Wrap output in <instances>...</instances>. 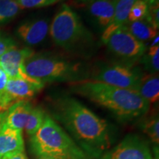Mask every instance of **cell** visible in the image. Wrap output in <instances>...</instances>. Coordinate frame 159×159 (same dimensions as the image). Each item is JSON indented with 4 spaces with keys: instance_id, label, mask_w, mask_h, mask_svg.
Here are the masks:
<instances>
[{
    "instance_id": "12",
    "label": "cell",
    "mask_w": 159,
    "mask_h": 159,
    "mask_svg": "<svg viewBox=\"0 0 159 159\" xmlns=\"http://www.w3.org/2000/svg\"><path fill=\"white\" fill-rule=\"evenodd\" d=\"M33 105L28 100L13 103L6 111L5 125L10 128L22 130L25 128Z\"/></svg>"
},
{
    "instance_id": "20",
    "label": "cell",
    "mask_w": 159,
    "mask_h": 159,
    "mask_svg": "<svg viewBox=\"0 0 159 159\" xmlns=\"http://www.w3.org/2000/svg\"><path fill=\"white\" fill-rule=\"evenodd\" d=\"M142 62L145 68L150 73H158L159 70V46L152 45L149 48L148 52H145L142 56Z\"/></svg>"
},
{
    "instance_id": "22",
    "label": "cell",
    "mask_w": 159,
    "mask_h": 159,
    "mask_svg": "<svg viewBox=\"0 0 159 159\" xmlns=\"http://www.w3.org/2000/svg\"><path fill=\"white\" fill-rule=\"evenodd\" d=\"M149 5L144 0H136L130 10L128 22L144 20L148 14Z\"/></svg>"
},
{
    "instance_id": "30",
    "label": "cell",
    "mask_w": 159,
    "mask_h": 159,
    "mask_svg": "<svg viewBox=\"0 0 159 159\" xmlns=\"http://www.w3.org/2000/svg\"><path fill=\"white\" fill-rule=\"evenodd\" d=\"M0 99H3V100L6 101V102H8L9 104H11V105L13 104V102H12L11 99H10L9 97H7V95H6L5 92H0Z\"/></svg>"
},
{
    "instance_id": "26",
    "label": "cell",
    "mask_w": 159,
    "mask_h": 159,
    "mask_svg": "<svg viewBox=\"0 0 159 159\" xmlns=\"http://www.w3.org/2000/svg\"><path fill=\"white\" fill-rule=\"evenodd\" d=\"M1 159H27L24 151H16L4 156Z\"/></svg>"
},
{
    "instance_id": "13",
    "label": "cell",
    "mask_w": 159,
    "mask_h": 159,
    "mask_svg": "<svg viewBox=\"0 0 159 159\" xmlns=\"http://www.w3.org/2000/svg\"><path fill=\"white\" fill-rule=\"evenodd\" d=\"M25 150L22 130L5 125L0 131V159L5 155Z\"/></svg>"
},
{
    "instance_id": "6",
    "label": "cell",
    "mask_w": 159,
    "mask_h": 159,
    "mask_svg": "<svg viewBox=\"0 0 159 159\" xmlns=\"http://www.w3.org/2000/svg\"><path fill=\"white\" fill-rule=\"evenodd\" d=\"M105 44L115 55L127 61H134L142 58L147 51L144 43L133 36L124 27L115 30Z\"/></svg>"
},
{
    "instance_id": "33",
    "label": "cell",
    "mask_w": 159,
    "mask_h": 159,
    "mask_svg": "<svg viewBox=\"0 0 159 159\" xmlns=\"http://www.w3.org/2000/svg\"><path fill=\"white\" fill-rule=\"evenodd\" d=\"M38 159H53V158H48V157H39V158Z\"/></svg>"
},
{
    "instance_id": "19",
    "label": "cell",
    "mask_w": 159,
    "mask_h": 159,
    "mask_svg": "<svg viewBox=\"0 0 159 159\" xmlns=\"http://www.w3.org/2000/svg\"><path fill=\"white\" fill-rule=\"evenodd\" d=\"M20 10L16 0H0V25L13 19Z\"/></svg>"
},
{
    "instance_id": "23",
    "label": "cell",
    "mask_w": 159,
    "mask_h": 159,
    "mask_svg": "<svg viewBox=\"0 0 159 159\" xmlns=\"http://www.w3.org/2000/svg\"><path fill=\"white\" fill-rule=\"evenodd\" d=\"M61 0H16L20 9L47 7L58 2Z\"/></svg>"
},
{
    "instance_id": "21",
    "label": "cell",
    "mask_w": 159,
    "mask_h": 159,
    "mask_svg": "<svg viewBox=\"0 0 159 159\" xmlns=\"http://www.w3.org/2000/svg\"><path fill=\"white\" fill-rule=\"evenodd\" d=\"M142 130L145 134L152 141V143L158 146L159 143V120L158 116L155 115L148 118L143 122Z\"/></svg>"
},
{
    "instance_id": "8",
    "label": "cell",
    "mask_w": 159,
    "mask_h": 159,
    "mask_svg": "<svg viewBox=\"0 0 159 159\" xmlns=\"http://www.w3.org/2000/svg\"><path fill=\"white\" fill-rule=\"evenodd\" d=\"M100 159H152L148 143L136 134H129Z\"/></svg>"
},
{
    "instance_id": "24",
    "label": "cell",
    "mask_w": 159,
    "mask_h": 159,
    "mask_svg": "<svg viewBox=\"0 0 159 159\" xmlns=\"http://www.w3.org/2000/svg\"><path fill=\"white\" fill-rule=\"evenodd\" d=\"M145 21L152 25L155 29L159 28V4L149 5L148 14L145 18Z\"/></svg>"
},
{
    "instance_id": "5",
    "label": "cell",
    "mask_w": 159,
    "mask_h": 159,
    "mask_svg": "<svg viewBox=\"0 0 159 159\" xmlns=\"http://www.w3.org/2000/svg\"><path fill=\"white\" fill-rule=\"evenodd\" d=\"M49 31L55 44L66 50L74 49L88 35L79 16L66 5L53 18Z\"/></svg>"
},
{
    "instance_id": "2",
    "label": "cell",
    "mask_w": 159,
    "mask_h": 159,
    "mask_svg": "<svg viewBox=\"0 0 159 159\" xmlns=\"http://www.w3.org/2000/svg\"><path fill=\"white\" fill-rule=\"evenodd\" d=\"M71 91L112 112L119 120L129 122L144 116L150 105L135 90L118 88L104 83L75 80Z\"/></svg>"
},
{
    "instance_id": "7",
    "label": "cell",
    "mask_w": 159,
    "mask_h": 159,
    "mask_svg": "<svg viewBox=\"0 0 159 159\" xmlns=\"http://www.w3.org/2000/svg\"><path fill=\"white\" fill-rule=\"evenodd\" d=\"M142 75L137 69L125 65L114 64L100 69L95 76L94 80L137 91Z\"/></svg>"
},
{
    "instance_id": "25",
    "label": "cell",
    "mask_w": 159,
    "mask_h": 159,
    "mask_svg": "<svg viewBox=\"0 0 159 159\" xmlns=\"http://www.w3.org/2000/svg\"><path fill=\"white\" fill-rule=\"evenodd\" d=\"M16 47V43L14 40L10 37L0 34V57L7 51Z\"/></svg>"
},
{
    "instance_id": "16",
    "label": "cell",
    "mask_w": 159,
    "mask_h": 159,
    "mask_svg": "<svg viewBox=\"0 0 159 159\" xmlns=\"http://www.w3.org/2000/svg\"><path fill=\"white\" fill-rule=\"evenodd\" d=\"M137 92L150 104H156L159 99V77L158 73L142 75Z\"/></svg>"
},
{
    "instance_id": "10",
    "label": "cell",
    "mask_w": 159,
    "mask_h": 159,
    "mask_svg": "<svg viewBox=\"0 0 159 159\" xmlns=\"http://www.w3.org/2000/svg\"><path fill=\"white\" fill-rule=\"evenodd\" d=\"M43 87V83H32L20 78H8L5 93L12 102L15 103L33 98Z\"/></svg>"
},
{
    "instance_id": "9",
    "label": "cell",
    "mask_w": 159,
    "mask_h": 159,
    "mask_svg": "<svg viewBox=\"0 0 159 159\" xmlns=\"http://www.w3.org/2000/svg\"><path fill=\"white\" fill-rule=\"evenodd\" d=\"M34 54V51L28 47L23 49H17L16 47L0 57V65L9 78H20L32 83H39L41 82L27 75L24 67L26 60Z\"/></svg>"
},
{
    "instance_id": "14",
    "label": "cell",
    "mask_w": 159,
    "mask_h": 159,
    "mask_svg": "<svg viewBox=\"0 0 159 159\" xmlns=\"http://www.w3.org/2000/svg\"><path fill=\"white\" fill-rule=\"evenodd\" d=\"M136 0H114V15L112 21L108 27L103 31L102 37V42L105 43L108 37L117 29L121 28L128 21L130 10Z\"/></svg>"
},
{
    "instance_id": "17",
    "label": "cell",
    "mask_w": 159,
    "mask_h": 159,
    "mask_svg": "<svg viewBox=\"0 0 159 159\" xmlns=\"http://www.w3.org/2000/svg\"><path fill=\"white\" fill-rule=\"evenodd\" d=\"M122 27L128 30L133 36L142 42L143 41H147L158 36V30L155 29L144 20L133 22L127 21Z\"/></svg>"
},
{
    "instance_id": "28",
    "label": "cell",
    "mask_w": 159,
    "mask_h": 159,
    "mask_svg": "<svg viewBox=\"0 0 159 159\" xmlns=\"http://www.w3.org/2000/svg\"><path fill=\"white\" fill-rule=\"evenodd\" d=\"M11 105H12L9 104V103L6 102V101L0 99V113L5 112V111H7Z\"/></svg>"
},
{
    "instance_id": "1",
    "label": "cell",
    "mask_w": 159,
    "mask_h": 159,
    "mask_svg": "<svg viewBox=\"0 0 159 159\" xmlns=\"http://www.w3.org/2000/svg\"><path fill=\"white\" fill-rule=\"evenodd\" d=\"M54 116L77 141L91 158L102 156L111 146L108 125L90 109L70 97H62L54 103Z\"/></svg>"
},
{
    "instance_id": "4",
    "label": "cell",
    "mask_w": 159,
    "mask_h": 159,
    "mask_svg": "<svg viewBox=\"0 0 159 159\" xmlns=\"http://www.w3.org/2000/svg\"><path fill=\"white\" fill-rule=\"evenodd\" d=\"M25 72L32 78L45 83L75 81L79 69L74 63L58 57L34 54L24 63Z\"/></svg>"
},
{
    "instance_id": "31",
    "label": "cell",
    "mask_w": 159,
    "mask_h": 159,
    "mask_svg": "<svg viewBox=\"0 0 159 159\" xmlns=\"http://www.w3.org/2000/svg\"><path fill=\"white\" fill-rule=\"evenodd\" d=\"M144 1L146 2L148 4V5H154V4L158 3V0H144Z\"/></svg>"
},
{
    "instance_id": "29",
    "label": "cell",
    "mask_w": 159,
    "mask_h": 159,
    "mask_svg": "<svg viewBox=\"0 0 159 159\" xmlns=\"http://www.w3.org/2000/svg\"><path fill=\"white\" fill-rule=\"evenodd\" d=\"M5 117H6V111L2 113H0V131L3 128L5 125Z\"/></svg>"
},
{
    "instance_id": "15",
    "label": "cell",
    "mask_w": 159,
    "mask_h": 159,
    "mask_svg": "<svg viewBox=\"0 0 159 159\" xmlns=\"http://www.w3.org/2000/svg\"><path fill=\"white\" fill-rule=\"evenodd\" d=\"M91 15L101 27L105 29L110 25L114 15V0H94L89 6Z\"/></svg>"
},
{
    "instance_id": "32",
    "label": "cell",
    "mask_w": 159,
    "mask_h": 159,
    "mask_svg": "<svg viewBox=\"0 0 159 159\" xmlns=\"http://www.w3.org/2000/svg\"><path fill=\"white\" fill-rule=\"evenodd\" d=\"M80 2H91L94 1V0H79Z\"/></svg>"
},
{
    "instance_id": "27",
    "label": "cell",
    "mask_w": 159,
    "mask_h": 159,
    "mask_svg": "<svg viewBox=\"0 0 159 159\" xmlns=\"http://www.w3.org/2000/svg\"><path fill=\"white\" fill-rule=\"evenodd\" d=\"M8 78V76L0 65V92H5V89Z\"/></svg>"
},
{
    "instance_id": "18",
    "label": "cell",
    "mask_w": 159,
    "mask_h": 159,
    "mask_svg": "<svg viewBox=\"0 0 159 159\" xmlns=\"http://www.w3.org/2000/svg\"><path fill=\"white\" fill-rule=\"evenodd\" d=\"M46 116L45 111L40 107L32 108L24 128L26 134L29 136H33L43 125Z\"/></svg>"
},
{
    "instance_id": "11",
    "label": "cell",
    "mask_w": 159,
    "mask_h": 159,
    "mask_svg": "<svg viewBox=\"0 0 159 159\" xmlns=\"http://www.w3.org/2000/svg\"><path fill=\"white\" fill-rule=\"evenodd\" d=\"M49 25L46 19H38L21 24L18 27L17 35L29 46L39 44L46 39Z\"/></svg>"
},
{
    "instance_id": "3",
    "label": "cell",
    "mask_w": 159,
    "mask_h": 159,
    "mask_svg": "<svg viewBox=\"0 0 159 159\" xmlns=\"http://www.w3.org/2000/svg\"><path fill=\"white\" fill-rule=\"evenodd\" d=\"M30 148L38 157L53 159H91L66 132L48 115L30 137Z\"/></svg>"
}]
</instances>
